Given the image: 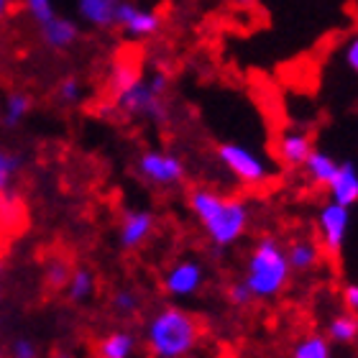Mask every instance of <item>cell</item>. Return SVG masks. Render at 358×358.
I'll use <instances>...</instances> for the list:
<instances>
[{"instance_id": "5", "label": "cell", "mask_w": 358, "mask_h": 358, "mask_svg": "<svg viewBox=\"0 0 358 358\" xmlns=\"http://www.w3.org/2000/svg\"><path fill=\"white\" fill-rule=\"evenodd\" d=\"M215 159L243 187H264L271 179L268 159L243 141H220L215 146Z\"/></svg>"}, {"instance_id": "8", "label": "cell", "mask_w": 358, "mask_h": 358, "mask_svg": "<svg viewBox=\"0 0 358 358\" xmlns=\"http://www.w3.org/2000/svg\"><path fill=\"white\" fill-rule=\"evenodd\" d=\"M315 231L325 256L338 259L343 254L348 233H351V208H343L333 200L322 202L315 213Z\"/></svg>"}, {"instance_id": "2", "label": "cell", "mask_w": 358, "mask_h": 358, "mask_svg": "<svg viewBox=\"0 0 358 358\" xmlns=\"http://www.w3.org/2000/svg\"><path fill=\"white\" fill-rule=\"evenodd\" d=\"M187 210L215 251L238 246L254 220L251 205L243 197L220 192L208 185H194L187 192Z\"/></svg>"}, {"instance_id": "10", "label": "cell", "mask_w": 358, "mask_h": 358, "mask_svg": "<svg viewBox=\"0 0 358 358\" xmlns=\"http://www.w3.org/2000/svg\"><path fill=\"white\" fill-rule=\"evenodd\" d=\"M157 213L149 208H126L118 217V228H115V236H118V246L123 251H138L154 238L157 233Z\"/></svg>"}, {"instance_id": "30", "label": "cell", "mask_w": 358, "mask_h": 358, "mask_svg": "<svg viewBox=\"0 0 358 358\" xmlns=\"http://www.w3.org/2000/svg\"><path fill=\"white\" fill-rule=\"evenodd\" d=\"M341 299H343V310L358 315V282H348L341 289Z\"/></svg>"}, {"instance_id": "7", "label": "cell", "mask_w": 358, "mask_h": 358, "mask_svg": "<svg viewBox=\"0 0 358 358\" xmlns=\"http://www.w3.org/2000/svg\"><path fill=\"white\" fill-rule=\"evenodd\" d=\"M205 282H208V271H205V264L194 256H179L174 259L169 266L162 271V279H159V287L169 299H192L197 297L202 289H205Z\"/></svg>"}, {"instance_id": "15", "label": "cell", "mask_w": 358, "mask_h": 358, "mask_svg": "<svg viewBox=\"0 0 358 358\" xmlns=\"http://www.w3.org/2000/svg\"><path fill=\"white\" fill-rule=\"evenodd\" d=\"M325 192L333 202L343 208H356L358 205V164L356 162H341L336 177L330 179Z\"/></svg>"}, {"instance_id": "9", "label": "cell", "mask_w": 358, "mask_h": 358, "mask_svg": "<svg viewBox=\"0 0 358 358\" xmlns=\"http://www.w3.org/2000/svg\"><path fill=\"white\" fill-rule=\"evenodd\" d=\"M115 29L128 38V41H149L162 31V15L154 8H146L136 0H123L118 8Z\"/></svg>"}, {"instance_id": "4", "label": "cell", "mask_w": 358, "mask_h": 358, "mask_svg": "<svg viewBox=\"0 0 358 358\" xmlns=\"http://www.w3.org/2000/svg\"><path fill=\"white\" fill-rule=\"evenodd\" d=\"M241 282L246 284L254 302H274L282 297L292 282V268L284 254V243L274 236L254 241L243 259Z\"/></svg>"}, {"instance_id": "14", "label": "cell", "mask_w": 358, "mask_h": 358, "mask_svg": "<svg viewBox=\"0 0 358 358\" xmlns=\"http://www.w3.org/2000/svg\"><path fill=\"white\" fill-rule=\"evenodd\" d=\"M123 0H75L77 18L95 31H113Z\"/></svg>"}, {"instance_id": "20", "label": "cell", "mask_w": 358, "mask_h": 358, "mask_svg": "<svg viewBox=\"0 0 358 358\" xmlns=\"http://www.w3.org/2000/svg\"><path fill=\"white\" fill-rule=\"evenodd\" d=\"M325 338L330 343L353 345L358 341V315L348 313V310L330 315L328 322H325Z\"/></svg>"}, {"instance_id": "34", "label": "cell", "mask_w": 358, "mask_h": 358, "mask_svg": "<svg viewBox=\"0 0 358 358\" xmlns=\"http://www.w3.org/2000/svg\"><path fill=\"white\" fill-rule=\"evenodd\" d=\"M95 358H100V356H95Z\"/></svg>"}, {"instance_id": "31", "label": "cell", "mask_w": 358, "mask_h": 358, "mask_svg": "<svg viewBox=\"0 0 358 358\" xmlns=\"http://www.w3.org/2000/svg\"><path fill=\"white\" fill-rule=\"evenodd\" d=\"M13 6H15V0H0V21L13 10Z\"/></svg>"}, {"instance_id": "18", "label": "cell", "mask_w": 358, "mask_h": 358, "mask_svg": "<svg viewBox=\"0 0 358 358\" xmlns=\"http://www.w3.org/2000/svg\"><path fill=\"white\" fill-rule=\"evenodd\" d=\"M64 297L72 305H87L90 299L97 294V276L90 266H72L67 284H64Z\"/></svg>"}, {"instance_id": "11", "label": "cell", "mask_w": 358, "mask_h": 358, "mask_svg": "<svg viewBox=\"0 0 358 358\" xmlns=\"http://www.w3.org/2000/svg\"><path fill=\"white\" fill-rule=\"evenodd\" d=\"M313 149H315L313 134L302 126L284 128L274 141L276 162H279L282 166H287V169H302L305 159L310 157V151Z\"/></svg>"}, {"instance_id": "22", "label": "cell", "mask_w": 358, "mask_h": 358, "mask_svg": "<svg viewBox=\"0 0 358 358\" xmlns=\"http://www.w3.org/2000/svg\"><path fill=\"white\" fill-rule=\"evenodd\" d=\"M23 169V157L15 151L0 146V197L10 194L15 187V179Z\"/></svg>"}, {"instance_id": "3", "label": "cell", "mask_w": 358, "mask_h": 358, "mask_svg": "<svg viewBox=\"0 0 358 358\" xmlns=\"http://www.w3.org/2000/svg\"><path fill=\"white\" fill-rule=\"evenodd\" d=\"M149 358H189L202 343V322L182 305H162L143 322Z\"/></svg>"}, {"instance_id": "33", "label": "cell", "mask_w": 358, "mask_h": 358, "mask_svg": "<svg viewBox=\"0 0 358 358\" xmlns=\"http://www.w3.org/2000/svg\"><path fill=\"white\" fill-rule=\"evenodd\" d=\"M233 6H238V8H251L256 6V0H231Z\"/></svg>"}, {"instance_id": "19", "label": "cell", "mask_w": 358, "mask_h": 358, "mask_svg": "<svg viewBox=\"0 0 358 358\" xmlns=\"http://www.w3.org/2000/svg\"><path fill=\"white\" fill-rule=\"evenodd\" d=\"M34 110V97L29 92H21V90H13L3 97V105H0V120L6 128H18L26 123V118Z\"/></svg>"}, {"instance_id": "32", "label": "cell", "mask_w": 358, "mask_h": 358, "mask_svg": "<svg viewBox=\"0 0 358 358\" xmlns=\"http://www.w3.org/2000/svg\"><path fill=\"white\" fill-rule=\"evenodd\" d=\"M49 358H77V353H72V351H67V348H59V351H54Z\"/></svg>"}, {"instance_id": "21", "label": "cell", "mask_w": 358, "mask_h": 358, "mask_svg": "<svg viewBox=\"0 0 358 358\" xmlns=\"http://www.w3.org/2000/svg\"><path fill=\"white\" fill-rule=\"evenodd\" d=\"M289 358H333V343L325 333H305L294 341Z\"/></svg>"}, {"instance_id": "16", "label": "cell", "mask_w": 358, "mask_h": 358, "mask_svg": "<svg viewBox=\"0 0 358 358\" xmlns=\"http://www.w3.org/2000/svg\"><path fill=\"white\" fill-rule=\"evenodd\" d=\"M138 351V336L128 328H113L95 341V356L100 358H134Z\"/></svg>"}, {"instance_id": "29", "label": "cell", "mask_w": 358, "mask_h": 358, "mask_svg": "<svg viewBox=\"0 0 358 358\" xmlns=\"http://www.w3.org/2000/svg\"><path fill=\"white\" fill-rule=\"evenodd\" d=\"M225 299H228V305L231 307H248L251 302H254L248 287L241 282V279H236V282H231L228 287H225Z\"/></svg>"}, {"instance_id": "24", "label": "cell", "mask_w": 358, "mask_h": 358, "mask_svg": "<svg viewBox=\"0 0 358 358\" xmlns=\"http://www.w3.org/2000/svg\"><path fill=\"white\" fill-rule=\"evenodd\" d=\"M85 92H87L85 83L75 75L62 77L59 85H57V100H59L64 108H77V105L85 100Z\"/></svg>"}, {"instance_id": "23", "label": "cell", "mask_w": 358, "mask_h": 358, "mask_svg": "<svg viewBox=\"0 0 358 358\" xmlns=\"http://www.w3.org/2000/svg\"><path fill=\"white\" fill-rule=\"evenodd\" d=\"M141 292L134 289V287H118V289L110 294V310L123 320H131L138 315L141 310Z\"/></svg>"}, {"instance_id": "6", "label": "cell", "mask_w": 358, "mask_h": 358, "mask_svg": "<svg viewBox=\"0 0 358 358\" xmlns=\"http://www.w3.org/2000/svg\"><path fill=\"white\" fill-rule=\"evenodd\" d=\"M136 174L149 187L157 189H174L187 179V164L172 149H143L136 157Z\"/></svg>"}, {"instance_id": "13", "label": "cell", "mask_w": 358, "mask_h": 358, "mask_svg": "<svg viewBox=\"0 0 358 358\" xmlns=\"http://www.w3.org/2000/svg\"><path fill=\"white\" fill-rule=\"evenodd\" d=\"M284 254H287L292 274H310V271H315V268L322 264V259H325V251H322L320 241L310 238V236H297V238H292L289 243H284Z\"/></svg>"}, {"instance_id": "27", "label": "cell", "mask_w": 358, "mask_h": 358, "mask_svg": "<svg viewBox=\"0 0 358 358\" xmlns=\"http://www.w3.org/2000/svg\"><path fill=\"white\" fill-rule=\"evenodd\" d=\"M21 3H23V8H26V13H29V18L36 23V26L52 21L54 15H57L54 0H21Z\"/></svg>"}, {"instance_id": "12", "label": "cell", "mask_w": 358, "mask_h": 358, "mask_svg": "<svg viewBox=\"0 0 358 358\" xmlns=\"http://www.w3.org/2000/svg\"><path fill=\"white\" fill-rule=\"evenodd\" d=\"M38 38L41 44L49 49V52H69L72 46L80 41V26H77L75 18H67V15H54L52 21L36 26Z\"/></svg>"}, {"instance_id": "26", "label": "cell", "mask_w": 358, "mask_h": 358, "mask_svg": "<svg viewBox=\"0 0 358 358\" xmlns=\"http://www.w3.org/2000/svg\"><path fill=\"white\" fill-rule=\"evenodd\" d=\"M8 358H41V348L34 338L29 336H15L6 348Z\"/></svg>"}, {"instance_id": "28", "label": "cell", "mask_w": 358, "mask_h": 358, "mask_svg": "<svg viewBox=\"0 0 358 358\" xmlns=\"http://www.w3.org/2000/svg\"><path fill=\"white\" fill-rule=\"evenodd\" d=\"M341 62L353 77H358V31H353L351 36L341 44Z\"/></svg>"}, {"instance_id": "1", "label": "cell", "mask_w": 358, "mask_h": 358, "mask_svg": "<svg viewBox=\"0 0 358 358\" xmlns=\"http://www.w3.org/2000/svg\"><path fill=\"white\" fill-rule=\"evenodd\" d=\"M169 87H172V80L164 69L143 72L131 59H115L108 69L110 108L128 120L151 123V126L169 123L172 118Z\"/></svg>"}, {"instance_id": "25", "label": "cell", "mask_w": 358, "mask_h": 358, "mask_svg": "<svg viewBox=\"0 0 358 358\" xmlns=\"http://www.w3.org/2000/svg\"><path fill=\"white\" fill-rule=\"evenodd\" d=\"M69 274H72V266H69L67 259H49L44 266V284L49 289L54 292H62L64 289V284H67Z\"/></svg>"}, {"instance_id": "17", "label": "cell", "mask_w": 358, "mask_h": 358, "mask_svg": "<svg viewBox=\"0 0 358 358\" xmlns=\"http://www.w3.org/2000/svg\"><path fill=\"white\" fill-rule=\"evenodd\" d=\"M338 166H341V162H338L328 149L315 146V149L310 151V157L305 159V164H302V172H305V177L310 179V185L328 187L330 179L336 177Z\"/></svg>"}]
</instances>
